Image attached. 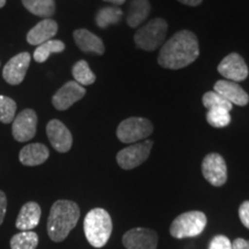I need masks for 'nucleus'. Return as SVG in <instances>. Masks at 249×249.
<instances>
[{
    "label": "nucleus",
    "mask_w": 249,
    "mask_h": 249,
    "mask_svg": "<svg viewBox=\"0 0 249 249\" xmlns=\"http://www.w3.org/2000/svg\"><path fill=\"white\" fill-rule=\"evenodd\" d=\"M198 54L200 49L195 34L189 30H181L174 34L169 42L161 46L158 64L169 70H180L193 64Z\"/></svg>",
    "instance_id": "nucleus-1"
},
{
    "label": "nucleus",
    "mask_w": 249,
    "mask_h": 249,
    "mask_svg": "<svg viewBox=\"0 0 249 249\" xmlns=\"http://www.w3.org/2000/svg\"><path fill=\"white\" fill-rule=\"evenodd\" d=\"M80 218V208L75 202L58 200L52 205L48 218V233L54 242H61L76 226Z\"/></svg>",
    "instance_id": "nucleus-2"
},
{
    "label": "nucleus",
    "mask_w": 249,
    "mask_h": 249,
    "mask_svg": "<svg viewBox=\"0 0 249 249\" xmlns=\"http://www.w3.org/2000/svg\"><path fill=\"white\" fill-rule=\"evenodd\" d=\"M87 240L92 247L102 248L107 244L112 233V219L110 213L102 208L90 210L83 222Z\"/></svg>",
    "instance_id": "nucleus-3"
},
{
    "label": "nucleus",
    "mask_w": 249,
    "mask_h": 249,
    "mask_svg": "<svg viewBox=\"0 0 249 249\" xmlns=\"http://www.w3.org/2000/svg\"><path fill=\"white\" fill-rule=\"evenodd\" d=\"M167 33V22L164 18H156L140 28L134 35V42L139 49L155 51L164 42Z\"/></svg>",
    "instance_id": "nucleus-4"
},
{
    "label": "nucleus",
    "mask_w": 249,
    "mask_h": 249,
    "mask_svg": "<svg viewBox=\"0 0 249 249\" xmlns=\"http://www.w3.org/2000/svg\"><path fill=\"white\" fill-rule=\"evenodd\" d=\"M207 216L201 211H188L180 214L171 224L170 233L176 239L195 238L204 231Z\"/></svg>",
    "instance_id": "nucleus-5"
},
{
    "label": "nucleus",
    "mask_w": 249,
    "mask_h": 249,
    "mask_svg": "<svg viewBox=\"0 0 249 249\" xmlns=\"http://www.w3.org/2000/svg\"><path fill=\"white\" fill-rule=\"evenodd\" d=\"M152 130L154 127L148 119L132 117L119 124L117 128V136L123 143H135L147 139Z\"/></svg>",
    "instance_id": "nucleus-6"
},
{
    "label": "nucleus",
    "mask_w": 249,
    "mask_h": 249,
    "mask_svg": "<svg viewBox=\"0 0 249 249\" xmlns=\"http://www.w3.org/2000/svg\"><path fill=\"white\" fill-rule=\"evenodd\" d=\"M152 145V141H144L123 149L117 155L118 165L124 170H132L140 166L150 156Z\"/></svg>",
    "instance_id": "nucleus-7"
},
{
    "label": "nucleus",
    "mask_w": 249,
    "mask_h": 249,
    "mask_svg": "<svg viewBox=\"0 0 249 249\" xmlns=\"http://www.w3.org/2000/svg\"><path fill=\"white\" fill-rule=\"evenodd\" d=\"M202 174L208 182L214 187H220L227 180V166L225 160L219 154L207 155L202 161Z\"/></svg>",
    "instance_id": "nucleus-8"
},
{
    "label": "nucleus",
    "mask_w": 249,
    "mask_h": 249,
    "mask_svg": "<svg viewBox=\"0 0 249 249\" xmlns=\"http://www.w3.org/2000/svg\"><path fill=\"white\" fill-rule=\"evenodd\" d=\"M218 73L224 79L232 82H240L248 77V66L240 54L233 53L226 55L218 65Z\"/></svg>",
    "instance_id": "nucleus-9"
},
{
    "label": "nucleus",
    "mask_w": 249,
    "mask_h": 249,
    "mask_svg": "<svg viewBox=\"0 0 249 249\" xmlns=\"http://www.w3.org/2000/svg\"><path fill=\"white\" fill-rule=\"evenodd\" d=\"M37 114L31 108H26L14 118L12 133L18 142H27L36 135Z\"/></svg>",
    "instance_id": "nucleus-10"
},
{
    "label": "nucleus",
    "mask_w": 249,
    "mask_h": 249,
    "mask_svg": "<svg viewBox=\"0 0 249 249\" xmlns=\"http://www.w3.org/2000/svg\"><path fill=\"white\" fill-rule=\"evenodd\" d=\"M123 244L126 249H157L158 235L150 229L135 227L124 233Z\"/></svg>",
    "instance_id": "nucleus-11"
},
{
    "label": "nucleus",
    "mask_w": 249,
    "mask_h": 249,
    "mask_svg": "<svg viewBox=\"0 0 249 249\" xmlns=\"http://www.w3.org/2000/svg\"><path fill=\"white\" fill-rule=\"evenodd\" d=\"M86 95L85 87L80 86L75 81H70L65 83L54 96L52 97V104L59 111H65L70 108L74 103L79 102Z\"/></svg>",
    "instance_id": "nucleus-12"
},
{
    "label": "nucleus",
    "mask_w": 249,
    "mask_h": 249,
    "mask_svg": "<svg viewBox=\"0 0 249 249\" xmlns=\"http://www.w3.org/2000/svg\"><path fill=\"white\" fill-rule=\"evenodd\" d=\"M31 57L28 52H22L9 59L2 70V76L5 81L12 86H18L22 83L26 76L28 67L30 65Z\"/></svg>",
    "instance_id": "nucleus-13"
},
{
    "label": "nucleus",
    "mask_w": 249,
    "mask_h": 249,
    "mask_svg": "<svg viewBox=\"0 0 249 249\" xmlns=\"http://www.w3.org/2000/svg\"><path fill=\"white\" fill-rule=\"evenodd\" d=\"M46 134L52 147L58 152L64 154L71 150V144H73V136L70 129L60 120L53 119L49 121L46 126Z\"/></svg>",
    "instance_id": "nucleus-14"
},
{
    "label": "nucleus",
    "mask_w": 249,
    "mask_h": 249,
    "mask_svg": "<svg viewBox=\"0 0 249 249\" xmlns=\"http://www.w3.org/2000/svg\"><path fill=\"white\" fill-rule=\"evenodd\" d=\"M213 91L219 93L223 98L227 102L231 103L232 105H238V107H245L249 103L248 93L241 88L240 86L236 85L235 82L229 80H219L214 83Z\"/></svg>",
    "instance_id": "nucleus-15"
},
{
    "label": "nucleus",
    "mask_w": 249,
    "mask_h": 249,
    "mask_svg": "<svg viewBox=\"0 0 249 249\" xmlns=\"http://www.w3.org/2000/svg\"><path fill=\"white\" fill-rule=\"evenodd\" d=\"M58 33V23L52 18H44L31 28L27 34V40L30 45H40L52 39Z\"/></svg>",
    "instance_id": "nucleus-16"
},
{
    "label": "nucleus",
    "mask_w": 249,
    "mask_h": 249,
    "mask_svg": "<svg viewBox=\"0 0 249 249\" xmlns=\"http://www.w3.org/2000/svg\"><path fill=\"white\" fill-rule=\"evenodd\" d=\"M76 45L83 52H92V53L102 55L105 52V46L103 40L87 29H77L73 34Z\"/></svg>",
    "instance_id": "nucleus-17"
},
{
    "label": "nucleus",
    "mask_w": 249,
    "mask_h": 249,
    "mask_svg": "<svg viewBox=\"0 0 249 249\" xmlns=\"http://www.w3.org/2000/svg\"><path fill=\"white\" fill-rule=\"evenodd\" d=\"M40 214H42V210L36 202H27L21 208L15 226L21 231H30L39 224Z\"/></svg>",
    "instance_id": "nucleus-18"
},
{
    "label": "nucleus",
    "mask_w": 249,
    "mask_h": 249,
    "mask_svg": "<svg viewBox=\"0 0 249 249\" xmlns=\"http://www.w3.org/2000/svg\"><path fill=\"white\" fill-rule=\"evenodd\" d=\"M50 156L49 149L42 143H31L21 149L20 161L24 166H37L45 163Z\"/></svg>",
    "instance_id": "nucleus-19"
},
{
    "label": "nucleus",
    "mask_w": 249,
    "mask_h": 249,
    "mask_svg": "<svg viewBox=\"0 0 249 249\" xmlns=\"http://www.w3.org/2000/svg\"><path fill=\"white\" fill-rule=\"evenodd\" d=\"M151 11L149 0H132L127 11V24L130 28H138L147 20Z\"/></svg>",
    "instance_id": "nucleus-20"
},
{
    "label": "nucleus",
    "mask_w": 249,
    "mask_h": 249,
    "mask_svg": "<svg viewBox=\"0 0 249 249\" xmlns=\"http://www.w3.org/2000/svg\"><path fill=\"white\" fill-rule=\"evenodd\" d=\"M22 4L31 14L50 18L55 12L54 0H22Z\"/></svg>",
    "instance_id": "nucleus-21"
},
{
    "label": "nucleus",
    "mask_w": 249,
    "mask_h": 249,
    "mask_svg": "<svg viewBox=\"0 0 249 249\" xmlns=\"http://www.w3.org/2000/svg\"><path fill=\"white\" fill-rule=\"evenodd\" d=\"M121 18H123V11L118 6H107V7H103L97 12L96 24L101 29H105L112 24L119 23Z\"/></svg>",
    "instance_id": "nucleus-22"
},
{
    "label": "nucleus",
    "mask_w": 249,
    "mask_h": 249,
    "mask_svg": "<svg viewBox=\"0 0 249 249\" xmlns=\"http://www.w3.org/2000/svg\"><path fill=\"white\" fill-rule=\"evenodd\" d=\"M65 50V43L59 39H50L37 46L34 52V59L37 62H44L53 53H60Z\"/></svg>",
    "instance_id": "nucleus-23"
},
{
    "label": "nucleus",
    "mask_w": 249,
    "mask_h": 249,
    "mask_svg": "<svg viewBox=\"0 0 249 249\" xmlns=\"http://www.w3.org/2000/svg\"><path fill=\"white\" fill-rule=\"evenodd\" d=\"M38 235L33 231H21L11 239V249H36Z\"/></svg>",
    "instance_id": "nucleus-24"
},
{
    "label": "nucleus",
    "mask_w": 249,
    "mask_h": 249,
    "mask_svg": "<svg viewBox=\"0 0 249 249\" xmlns=\"http://www.w3.org/2000/svg\"><path fill=\"white\" fill-rule=\"evenodd\" d=\"M71 74H73L75 82L79 83V85L82 87L92 85L96 81V75L92 73V71L90 70L88 62L86 60L77 61L73 66Z\"/></svg>",
    "instance_id": "nucleus-25"
},
{
    "label": "nucleus",
    "mask_w": 249,
    "mask_h": 249,
    "mask_svg": "<svg viewBox=\"0 0 249 249\" xmlns=\"http://www.w3.org/2000/svg\"><path fill=\"white\" fill-rule=\"evenodd\" d=\"M207 121L214 128H223L231 123V116L225 108H211L208 110Z\"/></svg>",
    "instance_id": "nucleus-26"
},
{
    "label": "nucleus",
    "mask_w": 249,
    "mask_h": 249,
    "mask_svg": "<svg viewBox=\"0 0 249 249\" xmlns=\"http://www.w3.org/2000/svg\"><path fill=\"white\" fill-rule=\"evenodd\" d=\"M202 103H203L204 107H207L208 110H211V108H225V110L230 112L233 107L231 103L227 102L225 98H223L216 91L205 92L203 97H202Z\"/></svg>",
    "instance_id": "nucleus-27"
},
{
    "label": "nucleus",
    "mask_w": 249,
    "mask_h": 249,
    "mask_svg": "<svg viewBox=\"0 0 249 249\" xmlns=\"http://www.w3.org/2000/svg\"><path fill=\"white\" fill-rule=\"evenodd\" d=\"M17 112V103L13 99L0 96V121L2 124H9L14 120Z\"/></svg>",
    "instance_id": "nucleus-28"
},
{
    "label": "nucleus",
    "mask_w": 249,
    "mask_h": 249,
    "mask_svg": "<svg viewBox=\"0 0 249 249\" xmlns=\"http://www.w3.org/2000/svg\"><path fill=\"white\" fill-rule=\"evenodd\" d=\"M209 249H232V242L225 235H216L210 241Z\"/></svg>",
    "instance_id": "nucleus-29"
},
{
    "label": "nucleus",
    "mask_w": 249,
    "mask_h": 249,
    "mask_svg": "<svg viewBox=\"0 0 249 249\" xmlns=\"http://www.w3.org/2000/svg\"><path fill=\"white\" fill-rule=\"evenodd\" d=\"M239 217H240L244 226L249 230V201H245L241 203L239 208Z\"/></svg>",
    "instance_id": "nucleus-30"
},
{
    "label": "nucleus",
    "mask_w": 249,
    "mask_h": 249,
    "mask_svg": "<svg viewBox=\"0 0 249 249\" xmlns=\"http://www.w3.org/2000/svg\"><path fill=\"white\" fill-rule=\"evenodd\" d=\"M6 211H7V197L4 192L0 191V225L4 222Z\"/></svg>",
    "instance_id": "nucleus-31"
},
{
    "label": "nucleus",
    "mask_w": 249,
    "mask_h": 249,
    "mask_svg": "<svg viewBox=\"0 0 249 249\" xmlns=\"http://www.w3.org/2000/svg\"><path fill=\"white\" fill-rule=\"evenodd\" d=\"M232 249H249V241L242 238L235 239L232 244Z\"/></svg>",
    "instance_id": "nucleus-32"
},
{
    "label": "nucleus",
    "mask_w": 249,
    "mask_h": 249,
    "mask_svg": "<svg viewBox=\"0 0 249 249\" xmlns=\"http://www.w3.org/2000/svg\"><path fill=\"white\" fill-rule=\"evenodd\" d=\"M178 1L181 2V4H183V5L192 6V7H194V6L200 5L203 0H178Z\"/></svg>",
    "instance_id": "nucleus-33"
},
{
    "label": "nucleus",
    "mask_w": 249,
    "mask_h": 249,
    "mask_svg": "<svg viewBox=\"0 0 249 249\" xmlns=\"http://www.w3.org/2000/svg\"><path fill=\"white\" fill-rule=\"evenodd\" d=\"M103 1L110 2V4H113L114 6H120V5L124 4V1H126V0H103Z\"/></svg>",
    "instance_id": "nucleus-34"
},
{
    "label": "nucleus",
    "mask_w": 249,
    "mask_h": 249,
    "mask_svg": "<svg viewBox=\"0 0 249 249\" xmlns=\"http://www.w3.org/2000/svg\"><path fill=\"white\" fill-rule=\"evenodd\" d=\"M6 5V0H0V8H2Z\"/></svg>",
    "instance_id": "nucleus-35"
}]
</instances>
